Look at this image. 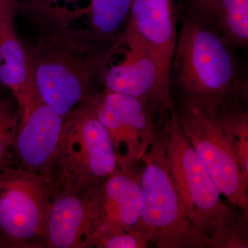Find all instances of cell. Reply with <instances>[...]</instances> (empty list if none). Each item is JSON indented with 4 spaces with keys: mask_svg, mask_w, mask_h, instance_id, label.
I'll return each mask as SVG.
<instances>
[{
    "mask_svg": "<svg viewBox=\"0 0 248 248\" xmlns=\"http://www.w3.org/2000/svg\"><path fill=\"white\" fill-rule=\"evenodd\" d=\"M180 18L170 75L174 104H190L216 115L248 107V78L236 48L191 8Z\"/></svg>",
    "mask_w": 248,
    "mask_h": 248,
    "instance_id": "7a4b0ae2",
    "label": "cell"
},
{
    "mask_svg": "<svg viewBox=\"0 0 248 248\" xmlns=\"http://www.w3.org/2000/svg\"><path fill=\"white\" fill-rule=\"evenodd\" d=\"M141 162L142 214L135 228L158 248H207L206 240L186 215L173 180L163 112L156 116L154 141Z\"/></svg>",
    "mask_w": 248,
    "mask_h": 248,
    "instance_id": "277c9868",
    "label": "cell"
},
{
    "mask_svg": "<svg viewBox=\"0 0 248 248\" xmlns=\"http://www.w3.org/2000/svg\"><path fill=\"white\" fill-rule=\"evenodd\" d=\"M174 110L183 131L221 195L248 216V182L221 121L214 114L184 103L174 104Z\"/></svg>",
    "mask_w": 248,
    "mask_h": 248,
    "instance_id": "52a82bcc",
    "label": "cell"
},
{
    "mask_svg": "<svg viewBox=\"0 0 248 248\" xmlns=\"http://www.w3.org/2000/svg\"><path fill=\"white\" fill-rule=\"evenodd\" d=\"M170 169L189 219L206 240L207 248H248V217L232 211L183 131L175 110L164 112Z\"/></svg>",
    "mask_w": 248,
    "mask_h": 248,
    "instance_id": "3957f363",
    "label": "cell"
},
{
    "mask_svg": "<svg viewBox=\"0 0 248 248\" xmlns=\"http://www.w3.org/2000/svg\"><path fill=\"white\" fill-rule=\"evenodd\" d=\"M138 164L119 168L93 197V244L98 238L131 229L140 221L142 197Z\"/></svg>",
    "mask_w": 248,
    "mask_h": 248,
    "instance_id": "30bf717a",
    "label": "cell"
},
{
    "mask_svg": "<svg viewBox=\"0 0 248 248\" xmlns=\"http://www.w3.org/2000/svg\"><path fill=\"white\" fill-rule=\"evenodd\" d=\"M122 41V46L128 47L125 58L108 68L103 90L150 102L157 113L171 112L161 94L159 67L151 50L131 32L125 31Z\"/></svg>",
    "mask_w": 248,
    "mask_h": 248,
    "instance_id": "8fae6325",
    "label": "cell"
},
{
    "mask_svg": "<svg viewBox=\"0 0 248 248\" xmlns=\"http://www.w3.org/2000/svg\"><path fill=\"white\" fill-rule=\"evenodd\" d=\"M19 12L35 24L30 43L22 42L39 97L65 119L102 91L97 87L104 88L109 62L121 45L73 27L68 10Z\"/></svg>",
    "mask_w": 248,
    "mask_h": 248,
    "instance_id": "6da1fadb",
    "label": "cell"
},
{
    "mask_svg": "<svg viewBox=\"0 0 248 248\" xmlns=\"http://www.w3.org/2000/svg\"><path fill=\"white\" fill-rule=\"evenodd\" d=\"M178 0H133L125 31L140 39L159 67L160 89L169 110H174L170 75L177 40Z\"/></svg>",
    "mask_w": 248,
    "mask_h": 248,
    "instance_id": "9c48e42d",
    "label": "cell"
},
{
    "mask_svg": "<svg viewBox=\"0 0 248 248\" xmlns=\"http://www.w3.org/2000/svg\"><path fill=\"white\" fill-rule=\"evenodd\" d=\"M120 167L140 164L154 141L157 112L150 102L103 90L91 100Z\"/></svg>",
    "mask_w": 248,
    "mask_h": 248,
    "instance_id": "ba28073f",
    "label": "cell"
},
{
    "mask_svg": "<svg viewBox=\"0 0 248 248\" xmlns=\"http://www.w3.org/2000/svg\"><path fill=\"white\" fill-rule=\"evenodd\" d=\"M190 8L207 19H210L216 0H187Z\"/></svg>",
    "mask_w": 248,
    "mask_h": 248,
    "instance_id": "ffe728a7",
    "label": "cell"
},
{
    "mask_svg": "<svg viewBox=\"0 0 248 248\" xmlns=\"http://www.w3.org/2000/svg\"><path fill=\"white\" fill-rule=\"evenodd\" d=\"M63 121L58 112L43 102L20 119L14 148L21 167L52 180Z\"/></svg>",
    "mask_w": 248,
    "mask_h": 248,
    "instance_id": "7c38bea8",
    "label": "cell"
},
{
    "mask_svg": "<svg viewBox=\"0 0 248 248\" xmlns=\"http://www.w3.org/2000/svg\"><path fill=\"white\" fill-rule=\"evenodd\" d=\"M133 0H91L89 6L81 10L87 15L89 28L94 38L109 44H120L130 19Z\"/></svg>",
    "mask_w": 248,
    "mask_h": 248,
    "instance_id": "9a60e30c",
    "label": "cell"
},
{
    "mask_svg": "<svg viewBox=\"0 0 248 248\" xmlns=\"http://www.w3.org/2000/svg\"><path fill=\"white\" fill-rule=\"evenodd\" d=\"M120 167L110 137L91 101L81 104L63 121L53 179L92 199Z\"/></svg>",
    "mask_w": 248,
    "mask_h": 248,
    "instance_id": "5b68a950",
    "label": "cell"
},
{
    "mask_svg": "<svg viewBox=\"0 0 248 248\" xmlns=\"http://www.w3.org/2000/svg\"><path fill=\"white\" fill-rule=\"evenodd\" d=\"M20 117L16 101L0 99V170L18 164L11 149L14 146Z\"/></svg>",
    "mask_w": 248,
    "mask_h": 248,
    "instance_id": "e0dca14e",
    "label": "cell"
},
{
    "mask_svg": "<svg viewBox=\"0 0 248 248\" xmlns=\"http://www.w3.org/2000/svg\"><path fill=\"white\" fill-rule=\"evenodd\" d=\"M75 0H14L16 11L19 10H32V11H53L62 9L61 3L74 1Z\"/></svg>",
    "mask_w": 248,
    "mask_h": 248,
    "instance_id": "d6986e66",
    "label": "cell"
},
{
    "mask_svg": "<svg viewBox=\"0 0 248 248\" xmlns=\"http://www.w3.org/2000/svg\"><path fill=\"white\" fill-rule=\"evenodd\" d=\"M93 198L78 195L52 179L46 248H93Z\"/></svg>",
    "mask_w": 248,
    "mask_h": 248,
    "instance_id": "4fadbf2b",
    "label": "cell"
},
{
    "mask_svg": "<svg viewBox=\"0 0 248 248\" xmlns=\"http://www.w3.org/2000/svg\"><path fill=\"white\" fill-rule=\"evenodd\" d=\"M209 21L235 48L248 46V0H216Z\"/></svg>",
    "mask_w": 248,
    "mask_h": 248,
    "instance_id": "2e32d148",
    "label": "cell"
},
{
    "mask_svg": "<svg viewBox=\"0 0 248 248\" xmlns=\"http://www.w3.org/2000/svg\"><path fill=\"white\" fill-rule=\"evenodd\" d=\"M151 246L146 236L134 228L94 240L93 248H146Z\"/></svg>",
    "mask_w": 248,
    "mask_h": 248,
    "instance_id": "ac0fdd59",
    "label": "cell"
},
{
    "mask_svg": "<svg viewBox=\"0 0 248 248\" xmlns=\"http://www.w3.org/2000/svg\"><path fill=\"white\" fill-rule=\"evenodd\" d=\"M16 11L0 19V84L9 90L20 110V119L42 102L34 81L25 47L14 24Z\"/></svg>",
    "mask_w": 248,
    "mask_h": 248,
    "instance_id": "5bb4252c",
    "label": "cell"
},
{
    "mask_svg": "<svg viewBox=\"0 0 248 248\" xmlns=\"http://www.w3.org/2000/svg\"><path fill=\"white\" fill-rule=\"evenodd\" d=\"M11 11H16L14 0H0V19Z\"/></svg>",
    "mask_w": 248,
    "mask_h": 248,
    "instance_id": "44dd1931",
    "label": "cell"
},
{
    "mask_svg": "<svg viewBox=\"0 0 248 248\" xmlns=\"http://www.w3.org/2000/svg\"><path fill=\"white\" fill-rule=\"evenodd\" d=\"M52 180L19 164L0 170V248H46Z\"/></svg>",
    "mask_w": 248,
    "mask_h": 248,
    "instance_id": "8992f818",
    "label": "cell"
}]
</instances>
